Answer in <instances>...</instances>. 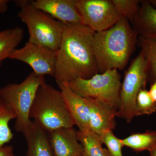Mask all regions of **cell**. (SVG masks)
Masks as SVG:
<instances>
[{
  "label": "cell",
  "instance_id": "6da1fadb",
  "mask_svg": "<svg viewBox=\"0 0 156 156\" xmlns=\"http://www.w3.org/2000/svg\"><path fill=\"white\" fill-rule=\"evenodd\" d=\"M95 32L82 23H66L57 51L56 82L69 83L98 73L92 42Z\"/></svg>",
  "mask_w": 156,
  "mask_h": 156
},
{
  "label": "cell",
  "instance_id": "7a4b0ae2",
  "mask_svg": "<svg viewBox=\"0 0 156 156\" xmlns=\"http://www.w3.org/2000/svg\"><path fill=\"white\" fill-rule=\"evenodd\" d=\"M138 37L125 17L108 29L95 32L92 48L98 73L124 69L136 49Z\"/></svg>",
  "mask_w": 156,
  "mask_h": 156
},
{
  "label": "cell",
  "instance_id": "3957f363",
  "mask_svg": "<svg viewBox=\"0 0 156 156\" xmlns=\"http://www.w3.org/2000/svg\"><path fill=\"white\" fill-rule=\"evenodd\" d=\"M30 117L48 132L75 125L60 90L46 83L37 91Z\"/></svg>",
  "mask_w": 156,
  "mask_h": 156
},
{
  "label": "cell",
  "instance_id": "277c9868",
  "mask_svg": "<svg viewBox=\"0 0 156 156\" xmlns=\"http://www.w3.org/2000/svg\"><path fill=\"white\" fill-rule=\"evenodd\" d=\"M15 2L20 9L18 17L28 28V42L57 52L61 44L65 23L35 8L31 1Z\"/></svg>",
  "mask_w": 156,
  "mask_h": 156
},
{
  "label": "cell",
  "instance_id": "5b68a950",
  "mask_svg": "<svg viewBox=\"0 0 156 156\" xmlns=\"http://www.w3.org/2000/svg\"><path fill=\"white\" fill-rule=\"evenodd\" d=\"M46 83L44 76L32 72L19 83H9L0 89V97L13 109L16 115L14 129L23 133L30 125V117L37 91Z\"/></svg>",
  "mask_w": 156,
  "mask_h": 156
},
{
  "label": "cell",
  "instance_id": "8992f818",
  "mask_svg": "<svg viewBox=\"0 0 156 156\" xmlns=\"http://www.w3.org/2000/svg\"><path fill=\"white\" fill-rule=\"evenodd\" d=\"M75 93L84 98L103 101L118 111L121 105V76L117 69L108 70L88 79L79 78L68 83Z\"/></svg>",
  "mask_w": 156,
  "mask_h": 156
},
{
  "label": "cell",
  "instance_id": "52a82bcc",
  "mask_svg": "<svg viewBox=\"0 0 156 156\" xmlns=\"http://www.w3.org/2000/svg\"><path fill=\"white\" fill-rule=\"evenodd\" d=\"M148 79L147 63L140 51L125 73L120 93L121 105L117 117L130 123L136 116V97L141 89H145Z\"/></svg>",
  "mask_w": 156,
  "mask_h": 156
},
{
  "label": "cell",
  "instance_id": "ba28073f",
  "mask_svg": "<svg viewBox=\"0 0 156 156\" xmlns=\"http://www.w3.org/2000/svg\"><path fill=\"white\" fill-rule=\"evenodd\" d=\"M83 24L95 32L108 29L122 16L112 0H74Z\"/></svg>",
  "mask_w": 156,
  "mask_h": 156
},
{
  "label": "cell",
  "instance_id": "9c48e42d",
  "mask_svg": "<svg viewBox=\"0 0 156 156\" xmlns=\"http://www.w3.org/2000/svg\"><path fill=\"white\" fill-rule=\"evenodd\" d=\"M57 52L29 42L16 49L9 58L25 62L38 75L54 77L56 70Z\"/></svg>",
  "mask_w": 156,
  "mask_h": 156
},
{
  "label": "cell",
  "instance_id": "30bf717a",
  "mask_svg": "<svg viewBox=\"0 0 156 156\" xmlns=\"http://www.w3.org/2000/svg\"><path fill=\"white\" fill-rule=\"evenodd\" d=\"M85 98L89 109L90 130L99 136L106 131H112L116 127L118 110L103 101Z\"/></svg>",
  "mask_w": 156,
  "mask_h": 156
},
{
  "label": "cell",
  "instance_id": "8fae6325",
  "mask_svg": "<svg viewBox=\"0 0 156 156\" xmlns=\"http://www.w3.org/2000/svg\"><path fill=\"white\" fill-rule=\"evenodd\" d=\"M36 9L64 23H83L74 0L31 1Z\"/></svg>",
  "mask_w": 156,
  "mask_h": 156
},
{
  "label": "cell",
  "instance_id": "7c38bea8",
  "mask_svg": "<svg viewBox=\"0 0 156 156\" xmlns=\"http://www.w3.org/2000/svg\"><path fill=\"white\" fill-rule=\"evenodd\" d=\"M48 133L54 156L83 155V146L73 128H59Z\"/></svg>",
  "mask_w": 156,
  "mask_h": 156
},
{
  "label": "cell",
  "instance_id": "4fadbf2b",
  "mask_svg": "<svg viewBox=\"0 0 156 156\" xmlns=\"http://www.w3.org/2000/svg\"><path fill=\"white\" fill-rule=\"evenodd\" d=\"M56 82L69 111L79 131L90 130L89 109L85 98L75 93L68 83Z\"/></svg>",
  "mask_w": 156,
  "mask_h": 156
},
{
  "label": "cell",
  "instance_id": "5bb4252c",
  "mask_svg": "<svg viewBox=\"0 0 156 156\" xmlns=\"http://www.w3.org/2000/svg\"><path fill=\"white\" fill-rule=\"evenodd\" d=\"M23 134L27 142V156H54L48 132L34 121Z\"/></svg>",
  "mask_w": 156,
  "mask_h": 156
},
{
  "label": "cell",
  "instance_id": "9a60e30c",
  "mask_svg": "<svg viewBox=\"0 0 156 156\" xmlns=\"http://www.w3.org/2000/svg\"><path fill=\"white\" fill-rule=\"evenodd\" d=\"M131 23L138 36L156 38V9L147 0L140 1L138 13Z\"/></svg>",
  "mask_w": 156,
  "mask_h": 156
},
{
  "label": "cell",
  "instance_id": "2e32d148",
  "mask_svg": "<svg viewBox=\"0 0 156 156\" xmlns=\"http://www.w3.org/2000/svg\"><path fill=\"white\" fill-rule=\"evenodd\" d=\"M23 38V29L19 27L0 32V67L3 60L9 58Z\"/></svg>",
  "mask_w": 156,
  "mask_h": 156
},
{
  "label": "cell",
  "instance_id": "e0dca14e",
  "mask_svg": "<svg viewBox=\"0 0 156 156\" xmlns=\"http://www.w3.org/2000/svg\"><path fill=\"white\" fill-rule=\"evenodd\" d=\"M79 141L83 147V156H109L107 149L102 147L100 136L91 130L77 131Z\"/></svg>",
  "mask_w": 156,
  "mask_h": 156
},
{
  "label": "cell",
  "instance_id": "ac0fdd59",
  "mask_svg": "<svg viewBox=\"0 0 156 156\" xmlns=\"http://www.w3.org/2000/svg\"><path fill=\"white\" fill-rule=\"evenodd\" d=\"M123 145L136 152L149 151L156 148V131L148 130L141 133H135L122 139Z\"/></svg>",
  "mask_w": 156,
  "mask_h": 156
},
{
  "label": "cell",
  "instance_id": "d6986e66",
  "mask_svg": "<svg viewBox=\"0 0 156 156\" xmlns=\"http://www.w3.org/2000/svg\"><path fill=\"white\" fill-rule=\"evenodd\" d=\"M137 45L147 63L148 82L151 84L156 78V38L138 37Z\"/></svg>",
  "mask_w": 156,
  "mask_h": 156
},
{
  "label": "cell",
  "instance_id": "ffe728a7",
  "mask_svg": "<svg viewBox=\"0 0 156 156\" xmlns=\"http://www.w3.org/2000/svg\"><path fill=\"white\" fill-rule=\"evenodd\" d=\"M15 119L13 109L0 97V147L6 145L13 139L14 135L9 123Z\"/></svg>",
  "mask_w": 156,
  "mask_h": 156
},
{
  "label": "cell",
  "instance_id": "44dd1931",
  "mask_svg": "<svg viewBox=\"0 0 156 156\" xmlns=\"http://www.w3.org/2000/svg\"><path fill=\"white\" fill-rule=\"evenodd\" d=\"M156 111V103L146 89H141L136 99V116L152 114Z\"/></svg>",
  "mask_w": 156,
  "mask_h": 156
},
{
  "label": "cell",
  "instance_id": "7402d4cb",
  "mask_svg": "<svg viewBox=\"0 0 156 156\" xmlns=\"http://www.w3.org/2000/svg\"><path fill=\"white\" fill-rule=\"evenodd\" d=\"M114 4L123 17L130 23L133 22L138 11L140 1L139 0H112Z\"/></svg>",
  "mask_w": 156,
  "mask_h": 156
},
{
  "label": "cell",
  "instance_id": "603a6c76",
  "mask_svg": "<svg viewBox=\"0 0 156 156\" xmlns=\"http://www.w3.org/2000/svg\"><path fill=\"white\" fill-rule=\"evenodd\" d=\"M99 136L102 144L106 146L109 156H123L122 139L115 136L112 131H106Z\"/></svg>",
  "mask_w": 156,
  "mask_h": 156
},
{
  "label": "cell",
  "instance_id": "cb8c5ba5",
  "mask_svg": "<svg viewBox=\"0 0 156 156\" xmlns=\"http://www.w3.org/2000/svg\"><path fill=\"white\" fill-rule=\"evenodd\" d=\"M0 156H15L13 147L7 144L0 147Z\"/></svg>",
  "mask_w": 156,
  "mask_h": 156
},
{
  "label": "cell",
  "instance_id": "d4e9b609",
  "mask_svg": "<svg viewBox=\"0 0 156 156\" xmlns=\"http://www.w3.org/2000/svg\"><path fill=\"white\" fill-rule=\"evenodd\" d=\"M151 85L149 92L151 97L156 103V78L153 83Z\"/></svg>",
  "mask_w": 156,
  "mask_h": 156
},
{
  "label": "cell",
  "instance_id": "484cf974",
  "mask_svg": "<svg viewBox=\"0 0 156 156\" xmlns=\"http://www.w3.org/2000/svg\"><path fill=\"white\" fill-rule=\"evenodd\" d=\"M9 2V0H0V13H4L7 11Z\"/></svg>",
  "mask_w": 156,
  "mask_h": 156
},
{
  "label": "cell",
  "instance_id": "4316f807",
  "mask_svg": "<svg viewBox=\"0 0 156 156\" xmlns=\"http://www.w3.org/2000/svg\"><path fill=\"white\" fill-rule=\"evenodd\" d=\"M149 3L154 8L156 9V0H147Z\"/></svg>",
  "mask_w": 156,
  "mask_h": 156
},
{
  "label": "cell",
  "instance_id": "83f0119b",
  "mask_svg": "<svg viewBox=\"0 0 156 156\" xmlns=\"http://www.w3.org/2000/svg\"><path fill=\"white\" fill-rule=\"evenodd\" d=\"M151 156H156V148L150 151Z\"/></svg>",
  "mask_w": 156,
  "mask_h": 156
},
{
  "label": "cell",
  "instance_id": "f1b7e54d",
  "mask_svg": "<svg viewBox=\"0 0 156 156\" xmlns=\"http://www.w3.org/2000/svg\"><path fill=\"white\" fill-rule=\"evenodd\" d=\"M78 156H83V155H81Z\"/></svg>",
  "mask_w": 156,
  "mask_h": 156
}]
</instances>
